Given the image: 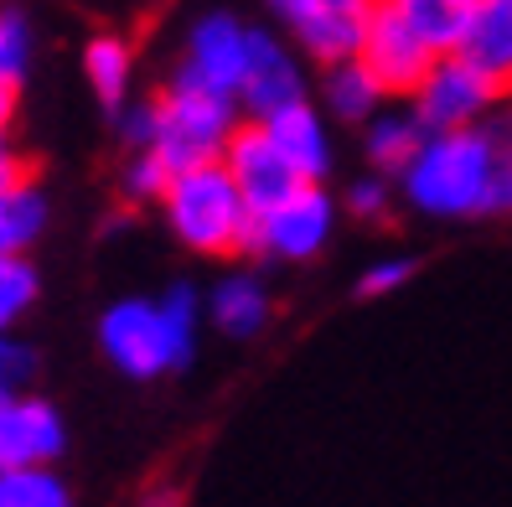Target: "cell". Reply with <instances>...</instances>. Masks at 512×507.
<instances>
[{
    "label": "cell",
    "mask_w": 512,
    "mask_h": 507,
    "mask_svg": "<svg viewBox=\"0 0 512 507\" xmlns=\"http://www.w3.org/2000/svg\"><path fill=\"white\" fill-rule=\"evenodd\" d=\"M37 290H42V275H37L32 259L26 254L0 259V332H11V326L37 306Z\"/></svg>",
    "instance_id": "obj_23"
},
{
    "label": "cell",
    "mask_w": 512,
    "mask_h": 507,
    "mask_svg": "<svg viewBox=\"0 0 512 507\" xmlns=\"http://www.w3.org/2000/svg\"><path fill=\"white\" fill-rule=\"evenodd\" d=\"M259 125H264V135L280 145L285 161L306 176V182H326V171H331V125H326V114L311 99L269 114V119H259Z\"/></svg>",
    "instance_id": "obj_12"
},
{
    "label": "cell",
    "mask_w": 512,
    "mask_h": 507,
    "mask_svg": "<svg viewBox=\"0 0 512 507\" xmlns=\"http://www.w3.org/2000/svg\"><path fill=\"white\" fill-rule=\"evenodd\" d=\"M202 311L213 316V326L223 337L249 342V337H259L269 326V290H264V280L254 270H233V275H223L213 285V295H207Z\"/></svg>",
    "instance_id": "obj_14"
},
{
    "label": "cell",
    "mask_w": 512,
    "mask_h": 507,
    "mask_svg": "<svg viewBox=\"0 0 512 507\" xmlns=\"http://www.w3.org/2000/svg\"><path fill=\"white\" fill-rule=\"evenodd\" d=\"M507 104V88L492 83L476 63H466L461 52H445L430 63V73L419 78V88L409 94V109L419 114L425 130H471Z\"/></svg>",
    "instance_id": "obj_5"
},
{
    "label": "cell",
    "mask_w": 512,
    "mask_h": 507,
    "mask_svg": "<svg viewBox=\"0 0 512 507\" xmlns=\"http://www.w3.org/2000/svg\"><path fill=\"white\" fill-rule=\"evenodd\" d=\"M425 125H419V114L409 109V99H399V104H383L368 125H363V156H368V166L378 171V176H399L409 161H414V151L425 145Z\"/></svg>",
    "instance_id": "obj_15"
},
{
    "label": "cell",
    "mask_w": 512,
    "mask_h": 507,
    "mask_svg": "<svg viewBox=\"0 0 512 507\" xmlns=\"http://www.w3.org/2000/svg\"><path fill=\"white\" fill-rule=\"evenodd\" d=\"M32 57H37V32L26 21L21 6H0V83H26L32 73Z\"/></svg>",
    "instance_id": "obj_22"
},
{
    "label": "cell",
    "mask_w": 512,
    "mask_h": 507,
    "mask_svg": "<svg viewBox=\"0 0 512 507\" xmlns=\"http://www.w3.org/2000/svg\"><path fill=\"white\" fill-rule=\"evenodd\" d=\"M357 63H363L373 78H378V88L388 99H409L414 88H419V78L430 73V63H435V52L419 42L409 26L394 16L378 0V6L368 11V26H363V47H357Z\"/></svg>",
    "instance_id": "obj_9"
},
{
    "label": "cell",
    "mask_w": 512,
    "mask_h": 507,
    "mask_svg": "<svg viewBox=\"0 0 512 507\" xmlns=\"http://www.w3.org/2000/svg\"><path fill=\"white\" fill-rule=\"evenodd\" d=\"M166 187H171V166L156 151H125V161H119V192L130 202H161Z\"/></svg>",
    "instance_id": "obj_24"
},
{
    "label": "cell",
    "mask_w": 512,
    "mask_h": 507,
    "mask_svg": "<svg viewBox=\"0 0 512 507\" xmlns=\"http://www.w3.org/2000/svg\"><path fill=\"white\" fill-rule=\"evenodd\" d=\"M456 52L512 94V0H471Z\"/></svg>",
    "instance_id": "obj_13"
},
{
    "label": "cell",
    "mask_w": 512,
    "mask_h": 507,
    "mask_svg": "<svg viewBox=\"0 0 512 507\" xmlns=\"http://www.w3.org/2000/svg\"><path fill=\"white\" fill-rule=\"evenodd\" d=\"M378 6V0H269V11L280 16V26H295V21H306L316 11H357V16H368Z\"/></svg>",
    "instance_id": "obj_30"
},
{
    "label": "cell",
    "mask_w": 512,
    "mask_h": 507,
    "mask_svg": "<svg viewBox=\"0 0 512 507\" xmlns=\"http://www.w3.org/2000/svg\"><path fill=\"white\" fill-rule=\"evenodd\" d=\"M145 507H176V492L171 487H156V492L145 497Z\"/></svg>",
    "instance_id": "obj_33"
},
{
    "label": "cell",
    "mask_w": 512,
    "mask_h": 507,
    "mask_svg": "<svg viewBox=\"0 0 512 507\" xmlns=\"http://www.w3.org/2000/svg\"><path fill=\"white\" fill-rule=\"evenodd\" d=\"M363 26H368V16H357V11H316L306 21L285 26V32L295 37V52L306 57V63L331 68V63L357 57V47H363Z\"/></svg>",
    "instance_id": "obj_17"
},
{
    "label": "cell",
    "mask_w": 512,
    "mask_h": 507,
    "mask_svg": "<svg viewBox=\"0 0 512 507\" xmlns=\"http://www.w3.org/2000/svg\"><path fill=\"white\" fill-rule=\"evenodd\" d=\"M383 104H388V94L378 88V78L357 63V57L321 68V104L316 109L326 119H337V125H368Z\"/></svg>",
    "instance_id": "obj_16"
},
{
    "label": "cell",
    "mask_w": 512,
    "mask_h": 507,
    "mask_svg": "<svg viewBox=\"0 0 512 507\" xmlns=\"http://www.w3.org/2000/svg\"><path fill=\"white\" fill-rule=\"evenodd\" d=\"M0 507H73V487L57 466H11L0 471Z\"/></svg>",
    "instance_id": "obj_21"
},
{
    "label": "cell",
    "mask_w": 512,
    "mask_h": 507,
    "mask_svg": "<svg viewBox=\"0 0 512 507\" xmlns=\"http://www.w3.org/2000/svg\"><path fill=\"white\" fill-rule=\"evenodd\" d=\"M150 104H156V145H150V151H156L171 171L223 161L228 140L244 125V114H238V104L228 94L187 78L182 68H176V78Z\"/></svg>",
    "instance_id": "obj_4"
},
{
    "label": "cell",
    "mask_w": 512,
    "mask_h": 507,
    "mask_svg": "<svg viewBox=\"0 0 512 507\" xmlns=\"http://www.w3.org/2000/svg\"><path fill=\"white\" fill-rule=\"evenodd\" d=\"M202 316H207L202 295L187 280H176L166 295H156V301L125 295V301H114L99 316V352L135 383L182 373L197 357Z\"/></svg>",
    "instance_id": "obj_1"
},
{
    "label": "cell",
    "mask_w": 512,
    "mask_h": 507,
    "mask_svg": "<svg viewBox=\"0 0 512 507\" xmlns=\"http://www.w3.org/2000/svg\"><path fill=\"white\" fill-rule=\"evenodd\" d=\"M497 151L502 140L492 119L471 130H430L394 187L425 218H492Z\"/></svg>",
    "instance_id": "obj_2"
},
{
    "label": "cell",
    "mask_w": 512,
    "mask_h": 507,
    "mask_svg": "<svg viewBox=\"0 0 512 507\" xmlns=\"http://www.w3.org/2000/svg\"><path fill=\"white\" fill-rule=\"evenodd\" d=\"M161 218L171 228V238L192 254H213V259H233L249 254L254 238V213L244 192L233 187V176L223 161L207 166H187L171 171V187L161 192Z\"/></svg>",
    "instance_id": "obj_3"
},
{
    "label": "cell",
    "mask_w": 512,
    "mask_h": 507,
    "mask_svg": "<svg viewBox=\"0 0 512 507\" xmlns=\"http://www.w3.org/2000/svg\"><path fill=\"white\" fill-rule=\"evenodd\" d=\"M47 218H52V207H47V192L37 176H26L11 192H0V259L37 249V238L47 233Z\"/></svg>",
    "instance_id": "obj_20"
},
{
    "label": "cell",
    "mask_w": 512,
    "mask_h": 507,
    "mask_svg": "<svg viewBox=\"0 0 512 507\" xmlns=\"http://www.w3.org/2000/svg\"><path fill=\"white\" fill-rule=\"evenodd\" d=\"M223 166H228V176H233V187L244 192V202H249L254 218L306 187V176L285 161V151L264 135V125H254V119H244V125H238V135L228 140Z\"/></svg>",
    "instance_id": "obj_8"
},
{
    "label": "cell",
    "mask_w": 512,
    "mask_h": 507,
    "mask_svg": "<svg viewBox=\"0 0 512 507\" xmlns=\"http://www.w3.org/2000/svg\"><path fill=\"white\" fill-rule=\"evenodd\" d=\"M342 213H352L357 223H388V213H394V176H357V182L342 192Z\"/></svg>",
    "instance_id": "obj_25"
},
{
    "label": "cell",
    "mask_w": 512,
    "mask_h": 507,
    "mask_svg": "<svg viewBox=\"0 0 512 507\" xmlns=\"http://www.w3.org/2000/svg\"><path fill=\"white\" fill-rule=\"evenodd\" d=\"M114 119H119V145H125V151H150V145H156V104L150 99H140V104L130 99Z\"/></svg>",
    "instance_id": "obj_28"
},
{
    "label": "cell",
    "mask_w": 512,
    "mask_h": 507,
    "mask_svg": "<svg viewBox=\"0 0 512 507\" xmlns=\"http://www.w3.org/2000/svg\"><path fill=\"white\" fill-rule=\"evenodd\" d=\"M37 378V347L16 332H0V394H26Z\"/></svg>",
    "instance_id": "obj_26"
},
{
    "label": "cell",
    "mask_w": 512,
    "mask_h": 507,
    "mask_svg": "<svg viewBox=\"0 0 512 507\" xmlns=\"http://www.w3.org/2000/svg\"><path fill=\"white\" fill-rule=\"evenodd\" d=\"M337 213H342V202L331 197L321 182H306L295 197L275 202L269 213L254 218L249 254L275 259V264H306V259H316L331 244V233H337Z\"/></svg>",
    "instance_id": "obj_6"
},
{
    "label": "cell",
    "mask_w": 512,
    "mask_h": 507,
    "mask_svg": "<svg viewBox=\"0 0 512 507\" xmlns=\"http://www.w3.org/2000/svg\"><path fill=\"white\" fill-rule=\"evenodd\" d=\"M492 125H497V140H502V151H497V187H492V213H512V109H507V104L492 114Z\"/></svg>",
    "instance_id": "obj_29"
},
{
    "label": "cell",
    "mask_w": 512,
    "mask_h": 507,
    "mask_svg": "<svg viewBox=\"0 0 512 507\" xmlns=\"http://www.w3.org/2000/svg\"><path fill=\"white\" fill-rule=\"evenodd\" d=\"M414 280V259H404V254H383V259H373L363 275H357V295L363 301H378V295H394V290H404Z\"/></svg>",
    "instance_id": "obj_27"
},
{
    "label": "cell",
    "mask_w": 512,
    "mask_h": 507,
    "mask_svg": "<svg viewBox=\"0 0 512 507\" xmlns=\"http://www.w3.org/2000/svg\"><path fill=\"white\" fill-rule=\"evenodd\" d=\"M16 119H21V88L16 83H0V140H11Z\"/></svg>",
    "instance_id": "obj_32"
},
{
    "label": "cell",
    "mask_w": 512,
    "mask_h": 507,
    "mask_svg": "<svg viewBox=\"0 0 512 507\" xmlns=\"http://www.w3.org/2000/svg\"><path fill=\"white\" fill-rule=\"evenodd\" d=\"M311 99V78H306V57H300L290 42H280L275 32L254 26L249 32V68H244V83H238V114L244 119H269L290 104H306Z\"/></svg>",
    "instance_id": "obj_7"
},
{
    "label": "cell",
    "mask_w": 512,
    "mask_h": 507,
    "mask_svg": "<svg viewBox=\"0 0 512 507\" xmlns=\"http://www.w3.org/2000/svg\"><path fill=\"white\" fill-rule=\"evenodd\" d=\"M32 176V166H26V156L16 151L11 140H0V192H11L16 182H26Z\"/></svg>",
    "instance_id": "obj_31"
},
{
    "label": "cell",
    "mask_w": 512,
    "mask_h": 507,
    "mask_svg": "<svg viewBox=\"0 0 512 507\" xmlns=\"http://www.w3.org/2000/svg\"><path fill=\"white\" fill-rule=\"evenodd\" d=\"M83 78H88V88H94V99L109 114H119L130 104V88H135V47L125 37H114V32L88 37V47H83Z\"/></svg>",
    "instance_id": "obj_18"
},
{
    "label": "cell",
    "mask_w": 512,
    "mask_h": 507,
    "mask_svg": "<svg viewBox=\"0 0 512 507\" xmlns=\"http://www.w3.org/2000/svg\"><path fill=\"white\" fill-rule=\"evenodd\" d=\"M68 451V425L57 404L42 394H11L0 404V471L11 466H57V456Z\"/></svg>",
    "instance_id": "obj_11"
},
{
    "label": "cell",
    "mask_w": 512,
    "mask_h": 507,
    "mask_svg": "<svg viewBox=\"0 0 512 507\" xmlns=\"http://www.w3.org/2000/svg\"><path fill=\"white\" fill-rule=\"evenodd\" d=\"M249 21H238L228 11H207L192 21L187 32V57H182V73L218 88V94H238V83H244V68H249Z\"/></svg>",
    "instance_id": "obj_10"
},
{
    "label": "cell",
    "mask_w": 512,
    "mask_h": 507,
    "mask_svg": "<svg viewBox=\"0 0 512 507\" xmlns=\"http://www.w3.org/2000/svg\"><path fill=\"white\" fill-rule=\"evenodd\" d=\"M383 6L394 11L435 57H445V52L461 47L466 16H471V0H383Z\"/></svg>",
    "instance_id": "obj_19"
}]
</instances>
